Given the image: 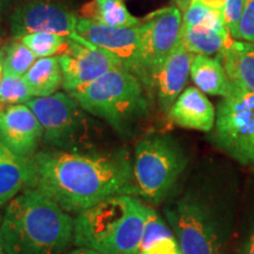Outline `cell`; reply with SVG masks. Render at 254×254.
Masks as SVG:
<instances>
[{
  "mask_svg": "<svg viewBox=\"0 0 254 254\" xmlns=\"http://www.w3.org/2000/svg\"><path fill=\"white\" fill-rule=\"evenodd\" d=\"M32 189L67 213H81L112 196H138L133 163L126 150L39 151L33 155Z\"/></svg>",
  "mask_w": 254,
  "mask_h": 254,
  "instance_id": "1",
  "label": "cell"
},
{
  "mask_svg": "<svg viewBox=\"0 0 254 254\" xmlns=\"http://www.w3.org/2000/svg\"><path fill=\"white\" fill-rule=\"evenodd\" d=\"M74 218L37 189L24 190L6 205L1 233L7 254H67Z\"/></svg>",
  "mask_w": 254,
  "mask_h": 254,
  "instance_id": "2",
  "label": "cell"
},
{
  "mask_svg": "<svg viewBox=\"0 0 254 254\" xmlns=\"http://www.w3.org/2000/svg\"><path fill=\"white\" fill-rule=\"evenodd\" d=\"M148 207L136 195H117L74 219L73 245L100 254H139Z\"/></svg>",
  "mask_w": 254,
  "mask_h": 254,
  "instance_id": "3",
  "label": "cell"
},
{
  "mask_svg": "<svg viewBox=\"0 0 254 254\" xmlns=\"http://www.w3.org/2000/svg\"><path fill=\"white\" fill-rule=\"evenodd\" d=\"M68 94L88 114L105 120L122 134H129L148 110L145 86L134 73L124 66L111 69Z\"/></svg>",
  "mask_w": 254,
  "mask_h": 254,
  "instance_id": "4",
  "label": "cell"
},
{
  "mask_svg": "<svg viewBox=\"0 0 254 254\" xmlns=\"http://www.w3.org/2000/svg\"><path fill=\"white\" fill-rule=\"evenodd\" d=\"M187 165L185 152L172 136L150 134L135 145L133 174L138 196L158 205L167 198Z\"/></svg>",
  "mask_w": 254,
  "mask_h": 254,
  "instance_id": "5",
  "label": "cell"
},
{
  "mask_svg": "<svg viewBox=\"0 0 254 254\" xmlns=\"http://www.w3.org/2000/svg\"><path fill=\"white\" fill-rule=\"evenodd\" d=\"M165 215L184 254H226V240L213 208L189 192L165 208Z\"/></svg>",
  "mask_w": 254,
  "mask_h": 254,
  "instance_id": "6",
  "label": "cell"
},
{
  "mask_svg": "<svg viewBox=\"0 0 254 254\" xmlns=\"http://www.w3.org/2000/svg\"><path fill=\"white\" fill-rule=\"evenodd\" d=\"M26 105L43 127V141L55 150L87 151L92 146L91 120L72 95L33 97Z\"/></svg>",
  "mask_w": 254,
  "mask_h": 254,
  "instance_id": "7",
  "label": "cell"
},
{
  "mask_svg": "<svg viewBox=\"0 0 254 254\" xmlns=\"http://www.w3.org/2000/svg\"><path fill=\"white\" fill-rule=\"evenodd\" d=\"M214 141L243 165L254 166V93L233 86L215 116Z\"/></svg>",
  "mask_w": 254,
  "mask_h": 254,
  "instance_id": "8",
  "label": "cell"
},
{
  "mask_svg": "<svg viewBox=\"0 0 254 254\" xmlns=\"http://www.w3.org/2000/svg\"><path fill=\"white\" fill-rule=\"evenodd\" d=\"M182 26V12L176 6L155 11L141 23L138 78L146 90L153 88L155 75L179 44Z\"/></svg>",
  "mask_w": 254,
  "mask_h": 254,
  "instance_id": "9",
  "label": "cell"
},
{
  "mask_svg": "<svg viewBox=\"0 0 254 254\" xmlns=\"http://www.w3.org/2000/svg\"><path fill=\"white\" fill-rule=\"evenodd\" d=\"M58 59L63 71V87L67 93L74 92L99 79L111 69L123 66L110 52L94 45L67 38Z\"/></svg>",
  "mask_w": 254,
  "mask_h": 254,
  "instance_id": "10",
  "label": "cell"
},
{
  "mask_svg": "<svg viewBox=\"0 0 254 254\" xmlns=\"http://www.w3.org/2000/svg\"><path fill=\"white\" fill-rule=\"evenodd\" d=\"M77 25L78 18L68 9L38 0L20 5L9 17L11 33L15 39L20 40L27 34L36 32H46L71 38L91 46V43L78 34Z\"/></svg>",
  "mask_w": 254,
  "mask_h": 254,
  "instance_id": "11",
  "label": "cell"
},
{
  "mask_svg": "<svg viewBox=\"0 0 254 254\" xmlns=\"http://www.w3.org/2000/svg\"><path fill=\"white\" fill-rule=\"evenodd\" d=\"M77 32L92 45L113 55L124 67L138 77L141 24L134 27H113L88 19H79Z\"/></svg>",
  "mask_w": 254,
  "mask_h": 254,
  "instance_id": "12",
  "label": "cell"
},
{
  "mask_svg": "<svg viewBox=\"0 0 254 254\" xmlns=\"http://www.w3.org/2000/svg\"><path fill=\"white\" fill-rule=\"evenodd\" d=\"M43 140V127L26 104L0 105V141L12 153L32 158Z\"/></svg>",
  "mask_w": 254,
  "mask_h": 254,
  "instance_id": "13",
  "label": "cell"
},
{
  "mask_svg": "<svg viewBox=\"0 0 254 254\" xmlns=\"http://www.w3.org/2000/svg\"><path fill=\"white\" fill-rule=\"evenodd\" d=\"M193 56L180 39L155 75L153 88L157 91L159 105L165 112H170L178 97L183 93L190 75Z\"/></svg>",
  "mask_w": 254,
  "mask_h": 254,
  "instance_id": "14",
  "label": "cell"
},
{
  "mask_svg": "<svg viewBox=\"0 0 254 254\" xmlns=\"http://www.w3.org/2000/svg\"><path fill=\"white\" fill-rule=\"evenodd\" d=\"M168 113L176 125L201 132L212 131L217 116L208 98L196 87L184 90Z\"/></svg>",
  "mask_w": 254,
  "mask_h": 254,
  "instance_id": "15",
  "label": "cell"
},
{
  "mask_svg": "<svg viewBox=\"0 0 254 254\" xmlns=\"http://www.w3.org/2000/svg\"><path fill=\"white\" fill-rule=\"evenodd\" d=\"M217 57L233 86L254 93V44L232 40Z\"/></svg>",
  "mask_w": 254,
  "mask_h": 254,
  "instance_id": "16",
  "label": "cell"
},
{
  "mask_svg": "<svg viewBox=\"0 0 254 254\" xmlns=\"http://www.w3.org/2000/svg\"><path fill=\"white\" fill-rule=\"evenodd\" d=\"M32 177V159L6 151L0 158V207L7 205L19 193L28 189Z\"/></svg>",
  "mask_w": 254,
  "mask_h": 254,
  "instance_id": "17",
  "label": "cell"
},
{
  "mask_svg": "<svg viewBox=\"0 0 254 254\" xmlns=\"http://www.w3.org/2000/svg\"><path fill=\"white\" fill-rule=\"evenodd\" d=\"M190 74L196 88L206 94L225 98L231 94L233 88L218 57L211 58L208 56L194 55L190 63Z\"/></svg>",
  "mask_w": 254,
  "mask_h": 254,
  "instance_id": "18",
  "label": "cell"
},
{
  "mask_svg": "<svg viewBox=\"0 0 254 254\" xmlns=\"http://www.w3.org/2000/svg\"><path fill=\"white\" fill-rule=\"evenodd\" d=\"M139 254H184L172 228L148 207Z\"/></svg>",
  "mask_w": 254,
  "mask_h": 254,
  "instance_id": "19",
  "label": "cell"
},
{
  "mask_svg": "<svg viewBox=\"0 0 254 254\" xmlns=\"http://www.w3.org/2000/svg\"><path fill=\"white\" fill-rule=\"evenodd\" d=\"M32 97H49L63 86V71L58 57L40 58L24 75Z\"/></svg>",
  "mask_w": 254,
  "mask_h": 254,
  "instance_id": "20",
  "label": "cell"
},
{
  "mask_svg": "<svg viewBox=\"0 0 254 254\" xmlns=\"http://www.w3.org/2000/svg\"><path fill=\"white\" fill-rule=\"evenodd\" d=\"M81 17L113 27H134L141 21L126 8L124 0H91L80 8Z\"/></svg>",
  "mask_w": 254,
  "mask_h": 254,
  "instance_id": "21",
  "label": "cell"
},
{
  "mask_svg": "<svg viewBox=\"0 0 254 254\" xmlns=\"http://www.w3.org/2000/svg\"><path fill=\"white\" fill-rule=\"evenodd\" d=\"M230 32L211 30L202 26H182V41L193 55L219 56L232 43Z\"/></svg>",
  "mask_w": 254,
  "mask_h": 254,
  "instance_id": "22",
  "label": "cell"
},
{
  "mask_svg": "<svg viewBox=\"0 0 254 254\" xmlns=\"http://www.w3.org/2000/svg\"><path fill=\"white\" fill-rule=\"evenodd\" d=\"M183 26H202L211 30L230 32L218 11L205 5L201 0H192L187 11L184 13Z\"/></svg>",
  "mask_w": 254,
  "mask_h": 254,
  "instance_id": "23",
  "label": "cell"
},
{
  "mask_svg": "<svg viewBox=\"0 0 254 254\" xmlns=\"http://www.w3.org/2000/svg\"><path fill=\"white\" fill-rule=\"evenodd\" d=\"M36 58L37 57L32 53V51L21 41H13L5 50L2 58L4 72L24 77L37 62Z\"/></svg>",
  "mask_w": 254,
  "mask_h": 254,
  "instance_id": "24",
  "label": "cell"
},
{
  "mask_svg": "<svg viewBox=\"0 0 254 254\" xmlns=\"http://www.w3.org/2000/svg\"><path fill=\"white\" fill-rule=\"evenodd\" d=\"M66 39H67L66 37L59 36L56 33L36 32V33H31L23 37L20 41L25 46H27L36 57L49 58L51 56L59 55Z\"/></svg>",
  "mask_w": 254,
  "mask_h": 254,
  "instance_id": "25",
  "label": "cell"
},
{
  "mask_svg": "<svg viewBox=\"0 0 254 254\" xmlns=\"http://www.w3.org/2000/svg\"><path fill=\"white\" fill-rule=\"evenodd\" d=\"M32 94L24 77L4 72L0 81V105L26 104Z\"/></svg>",
  "mask_w": 254,
  "mask_h": 254,
  "instance_id": "26",
  "label": "cell"
},
{
  "mask_svg": "<svg viewBox=\"0 0 254 254\" xmlns=\"http://www.w3.org/2000/svg\"><path fill=\"white\" fill-rule=\"evenodd\" d=\"M201 1L221 14L230 33L237 27L246 5V0H201Z\"/></svg>",
  "mask_w": 254,
  "mask_h": 254,
  "instance_id": "27",
  "label": "cell"
},
{
  "mask_svg": "<svg viewBox=\"0 0 254 254\" xmlns=\"http://www.w3.org/2000/svg\"><path fill=\"white\" fill-rule=\"evenodd\" d=\"M232 38L254 44V0H246L245 8L237 27L231 33Z\"/></svg>",
  "mask_w": 254,
  "mask_h": 254,
  "instance_id": "28",
  "label": "cell"
},
{
  "mask_svg": "<svg viewBox=\"0 0 254 254\" xmlns=\"http://www.w3.org/2000/svg\"><path fill=\"white\" fill-rule=\"evenodd\" d=\"M237 254H254V228L244 241Z\"/></svg>",
  "mask_w": 254,
  "mask_h": 254,
  "instance_id": "29",
  "label": "cell"
},
{
  "mask_svg": "<svg viewBox=\"0 0 254 254\" xmlns=\"http://www.w3.org/2000/svg\"><path fill=\"white\" fill-rule=\"evenodd\" d=\"M174 2L177 4V7L179 8V11L182 13H185L189 6L190 5V2H192V0H174Z\"/></svg>",
  "mask_w": 254,
  "mask_h": 254,
  "instance_id": "30",
  "label": "cell"
},
{
  "mask_svg": "<svg viewBox=\"0 0 254 254\" xmlns=\"http://www.w3.org/2000/svg\"><path fill=\"white\" fill-rule=\"evenodd\" d=\"M67 254H100V253L95 252L93 250L86 249V247H77V249L69 251Z\"/></svg>",
  "mask_w": 254,
  "mask_h": 254,
  "instance_id": "31",
  "label": "cell"
},
{
  "mask_svg": "<svg viewBox=\"0 0 254 254\" xmlns=\"http://www.w3.org/2000/svg\"><path fill=\"white\" fill-rule=\"evenodd\" d=\"M1 222H2V215L0 214V254H7L6 253L4 240H2V233H1Z\"/></svg>",
  "mask_w": 254,
  "mask_h": 254,
  "instance_id": "32",
  "label": "cell"
},
{
  "mask_svg": "<svg viewBox=\"0 0 254 254\" xmlns=\"http://www.w3.org/2000/svg\"><path fill=\"white\" fill-rule=\"evenodd\" d=\"M7 150H8V148L6 147V146H5L4 144H2L1 141H0V158H1L2 155H4V154L6 153V151H7Z\"/></svg>",
  "mask_w": 254,
  "mask_h": 254,
  "instance_id": "33",
  "label": "cell"
},
{
  "mask_svg": "<svg viewBox=\"0 0 254 254\" xmlns=\"http://www.w3.org/2000/svg\"><path fill=\"white\" fill-rule=\"evenodd\" d=\"M8 2H9V0H0V11L7 7Z\"/></svg>",
  "mask_w": 254,
  "mask_h": 254,
  "instance_id": "34",
  "label": "cell"
},
{
  "mask_svg": "<svg viewBox=\"0 0 254 254\" xmlns=\"http://www.w3.org/2000/svg\"><path fill=\"white\" fill-rule=\"evenodd\" d=\"M4 77V65H2V60H0V81Z\"/></svg>",
  "mask_w": 254,
  "mask_h": 254,
  "instance_id": "35",
  "label": "cell"
},
{
  "mask_svg": "<svg viewBox=\"0 0 254 254\" xmlns=\"http://www.w3.org/2000/svg\"><path fill=\"white\" fill-rule=\"evenodd\" d=\"M0 60H2V51H1V47H0Z\"/></svg>",
  "mask_w": 254,
  "mask_h": 254,
  "instance_id": "36",
  "label": "cell"
}]
</instances>
